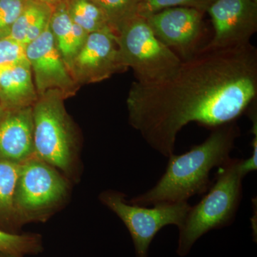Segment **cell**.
Here are the masks:
<instances>
[{
	"mask_svg": "<svg viewBox=\"0 0 257 257\" xmlns=\"http://www.w3.org/2000/svg\"><path fill=\"white\" fill-rule=\"evenodd\" d=\"M67 6L74 23L88 34L111 30L105 15L94 0H67Z\"/></svg>",
	"mask_w": 257,
	"mask_h": 257,
	"instance_id": "2e32d148",
	"label": "cell"
},
{
	"mask_svg": "<svg viewBox=\"0 0 257 257\" xmlns=\"http://www.w3.org/2000/svg\"><path fill=\"white\" fill-rule=\"evenodd\" d=\"M37 95L50 91L65 99L77 94L79 86L71 75L52 36L50 25L38 38L25 46Z\"/></svg>",
	"mask_w": 257,
	"mask_h": 257,
	"instance_id": "9c48e42d",
	"label": "cell"
},
{
	"mask_svg": "<svg viewBox=\"0 0 257 257\" xmlns=\"http://www.w3.org/2000/svg\"><path fill=\"white\" fill-rule=\"evenodd\" d=\"M37 98L28 61L0 69V104L5 110L32 106Z\"/></svg>",
	"mask_w": 257,
	"mask_h": 257,
	"instance_id": "4fadbf2b",
	"label": "cell"
},
{
	"mask_svg": "<svg viewBox=\"0 0 257 257\" xmlns=\"http://www.w3.org/2000/svg\"><path fill=\"white\" fill-rule=\"evenodd\" d=\"M6 111L7 110H5L4 108L3 107V106L1 105V104H0V119L3 117V115L5 114V111Z\"/></svg>",
	"mask_w": 257,
	"mask_h": 257,
	"instance_id": "cb8c5ba5",
	"label": "cell"
},
{
	"mask_svg": "<svg viewBox=\"0 0 257 257\" xmlns=\"http://www.w3.org/2000/svg\"><path fill=\"white\" fill-rule=\"evenodd\" d=\"M34 155L32 106L7 110L0 119V161L21 164Z\"/></svg>",
	"mask_w": 257,
	"mask_h": 257,
	"instance_id": "7c38bea8",
	"label": "cell"
},
{
	"mask_svg": "<svg viewBox=\"0 0 257 257\" xmlns=\"http://www.w3.org/2000/svg\"><path fill=\"white\" fill-rule=\"evenodd\" d=\"M257 50L251 43L204 47L182 61L165 82H135L127 99L128 122L162 156L175 153L177 135L196 122L211 128L237 121L256 103Z\"/></svg>",
	"mask_w": 257,
	"mask_h": 257,
	"instance_id": "6da1fadb",
	"label": "cell"
},
{
	"mask_svg": "<svg viewBox=\"0 0 257 257\" xmlns=\"http://www.w3.org/2000/svg\"><path fill=\"white\" fill-rule=\"evenodd\" d=\"M206 12L211 17L214 37L205 47L221 49L246 45L256 33L254 0H214Z\"/></svg>",
	"mask_w": 257,
	"mask_h": 257,
	"instance_id": "30bf717a",
	"label": "cell"
},
{
	"mask_svg": "<svg viewBox=\"0 0 257 257\" xmlns=\"http://www.w3.org/2000/svg\"><path fill=\"white\" fill-rule=\"evenodd\" d=\"M104 205L122 221L133 239L137 257H148L149 248L161 229L168 225L180 227L191 206L188 202L162 203L152 208L131 204L125 194L106 190L99 195Z\"/></svg>",
	"mask_w": 257,
	"mask_h": 257,
	"instance_id": "52a82bcc",
	"label": "cell"
},
{
	"mask_svg": "<svg viewBox=\"0 0 257 257\" xmlns=\"http://www.w3.org/2000/svg\"><path fill=\"white\" fill-rule=\"evenodd\" d=\"M52 10V7L40 0H30L12 27L8 37L26 46L48 28Z\"/></svg>",
	"mask_w": 257,
	"mask_h": 257,
	"instance_id": "9a60e30c",
	"label": "cell"
},
{
	"mask_svg": "<svg viewBox=\"0 0 257 257\" xmlns=\"http://www.w3.org/2000/svg\"><path fill=\"white\" fill-rule=\"evenodd\" d=\"M20 164L0 161V219L18 223L14 209V194Z\"/></svg>",
	"mask_w": 257,
	"mask_h": 257,
	"instance_id": "e0dca14e",
	"label": "cell"
},
{
	"mask_svg": "<svg viewBox=\"0 0 257 257\" xmlns=\"http://www.w3.org/2000/svg\"><path fill=\"white\" fill-rule=\"evenodd\" d=\"M39 247L35 236L11 234L0 229V252L15 257L36 252Z\"/></svg>",
	"mask_w": 257,
	"mask_h": 257,
	"instance_id": "d6986e66",
	"label": "cell"
},
{
	"mask_svg": "<svg viewBox=\"0 0 257 257\" xmlns=\"http://www.w3.org/2000/svg\"><path fill=\"white\" fill-rule=\"evenodd\" d=\"M40 1L45 3V4L50 5L51 7L53 8L55 5L60 4V3L67 1V0H40Z\"/></svg>",
	"mask_w": 257,
	"mask_h": 257,
	"instance_id": "603a6c76",
	"label": "cell"
},
{
	"mask_svg": "<svg viewBox=\"0 0 257 257\" xmlns=\"http://www.w3.org/2000/svg\"><path fill=\"white\" fill-rule=\"evenodd\" d=\"M127 69L120 55L117 37L111 30L89 34L69 67L79 87L102 82Z\"/></svg>",
	"mask_w": 257,
	"mask_h": 257,
	"instance_id": "ba28073f",
	"label": "cell"
},
{
	"mask_svg": "<svg viewBox=\"0 0 257 257\" xmlns=\"http://www.w3.org/2000/svg\"><path fill=\"white\" fill-rule=\"evenodd\" d=\"M1 38H2V37H1V36H0V40H1Z\"/></svg>",
	"mask_w": 257,
	"mask_h": 257,
	"instance_id": "d4e9b609",
	"label": "cell"
},
{
	"mask_svg": "<svg viewBox=\"0 0 257 257\" xmlns=\"http://www.w3.org/2000/svg\"><path fill=\"white\" fill-rule=\"evenodd\" d=\"M50 30L69 69L71 62L84 45L89 34L74 23L67 10V1L53 7Z\"/></svg>",
	"mask_w": 257,
	"mask_h": 257,
	"instance_id": "5bb4252c",
	"label": "cell"
},
{
	"mask_svg": "<svg viewBox=\"0 0 257 257\" xmlns=\"http://www.w3.org/2000/svg\"><path fill=\"white\" fill-rule=\"evenodd\" d=\"M254 1H256V2H257V0H254Z\"/></svg>",
	"mask_w": 257,
	"mask_h": 257,
	"instance_id": "484cf974",
	"label": "cell"
},
{
	"mask_svg": "<svg viewBox=\"0 0 257 257\" xmlns=\"http://www.w3.org/2000/svg\"><path fill=\"white\" fill-rule=\"evenodd\" d=\"M241 159H230L219 167L215 182L202 200L191 206L183 224L179 228L177 253L187 256L194 243L211 230L222 229L234 222L242 198Z\"/></svg>",
	"mask_w": 257,
	"mask_h": 257,
	"instance_id": "3957f363",
	"label": "cell"
},
{
	"mask_svg": "<svg viewBox=\"0 0 257 257\" xmlns=\"http://www.w3.org/2000/svg\"><path fill=\"white\" fill-rule=\"evenodd\" d=\"M105 15L109 28L117 34L125 24L138 16L140 0H94Z\"/></svg>",
	"mask_w": 257,
	"mask_h": 257,
	"instance_id": "ac0fdd59",
	"label": "cell"
},
{
	"mask_svg": "<svg viewBox=\"0 0 257 257\" xmlns=\"http://www.w3.org/2000/svg\"><path fill=\"white\" fill-rule=\"evenodd\" d=\"M25 46L10 37L0 40V69L27 62Z\"/></svg>",
	"mask_w": 257,
	"mask_h": 257,
	"instance_id": "44dd1931",
	"label": "cell"
},
{
	"mask_svg": "<svg viewBox=\"0 0 257 257\" xmlns=\"http://www.w3.org/2000/svg\"><path fill=\"white\" fill-rule=\"evenodd\" d=\"M20 165L14 194L17 221L43 220L63 204L69 194L68 181L36 155Z\"/></svg>",
	"mask_w": 257,
	"mask_h": 257,
	"instance_id": "8992f818",
	"label": "cell"
},
{
	"mask_svg": "<svg viewBox=\"0 0 257 257\" xmlns=\"http://www.w3.org/2000/svg\"><path fill=\"white\" fill-rule=\"evenodd\" d=\"M30 0H0V36L8 37L10 30Z\"/></svg>",
	"mask_w": 257,
	"mask_h": 257,
	"instance_id": "7402d4cb",
	"label": "cell"
},
{
	"mask_svg": "<svg viewBox=\"0 0 257 257\" xmlns=\"http://www.w3.org/2000/svg\"><path fill=\"white\" fill-rule=\"evenodd\" d=\"M116 37L123 63L133 69L135 82L140 84L165 82L182 63L180 57L157 38L145 18H133L120 29Z\"/></svg>",
	"mask_w": 257,
	"mask_h": 257,
	"instance_id": "5b68a950",
	"label": "cell"
},
{
	"mask_svg": "<svg viewBox=\"0 0 257 257\" xmlns=\"http://www.w3.org/2000/svg\"><path fill=\"white\" fill-rule=\"evenodd\" d=\"M214 0H140L138 16L146 18L160 10L176 7L195 8L206 13Z\"/></svg>",
	"mask_w": 257,
	"mask_h": 257,
	"instance_id": "ffe728a7",
	"label": "cell"
},
{
	"mask_svg": "<svg viewBox=\"0 0 257 257\" xmlns=\"http://www.w3.org/2000/svg\"><path fill=\"white\" fill-rule=\"evenodd\" d=\"M240 136L237 121L212 128L207 140L182 155L168 157L165 172L156 185L130 201L138 205L188 202L210 188L211 171L229 162L235 141Z\"/></svg>",
	"mask_w": 257,
	"mask_h": 257,
	"instance_id": "7a4b0ae2",
	"label": "cell"
},
{
	"mask_svg": "<svg viewBox=\"0 0 257 257\" xmlns=\"http://www.w3.org/2000/svg\"><path fill=\"white\" fill-rule=\"evenodd\" d=\"M204 12L176 7L160 10L147 17V23L161 42L189 57L202 35Z\"/></svg>",
	"mask_w": 257,
	"mask_h": 257,
	"instance_id": "8fae6325",
	"label": "cell"
},
{
	"mask_svg": "<svg viewBox=\"0 0 257 257\" xmlns=\"http://www.w3.org/2000/svg\"><path fill=\"white\" fill-rule=\"evenodd\" d=\"M0 257H3V256H0Z\"/></svg>",
	"mask_w": 257,
	"mask_h": 257,
	"instance_id": "4316f807",
	"label": "cell"
},
{
	"mask_svg": "<svg viewBox=\"0 0 257 257\" xmlns=\"http://www.w3.org/2000/svg\"><path fill=\"white\" fill-rule=\"evenodd\" d=\"M65 99L55 91L38 96L32 106L34 146L36 157L70 177L76 167L78 139Z\"/></svg>",
	"mask_w": 257,
	"mask_h": 257,
	"instance_id": "277c9868",
	"label": "cell"
}]
</instances>
